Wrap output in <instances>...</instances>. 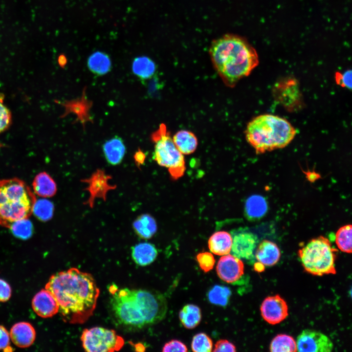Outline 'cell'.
Listing matches in <instances>:
<instances>
[{
    "label": "cell",
    "instance_id": "42",
    "mask_svg": "<svg viewBox=\"0 0 352 352\" xmlns=\"http://www.w3.org/2000/svg\"><path fill=\"white\" fill-rule=\"evenodd\" d=\"M254 269L256 271L258 272H262L263 270H264V266L258 262V263L255 264Z\"/></svg>",
    "mask_w": 352,
    "mask_h": 352
},
{
    "label": "cell",
    "instance_id": "23",
    "mask_svg": "<svg viewBox=\"0 0 352 352\" xmlns=\"http://www.w3.org/2000/svg\"><path fill=\"white\" fill-rule=\"evenodd\" d=\"M132 226L137 236L144 239L151 238L157 230L155 220L152 216L146 214L138 216L133 222Z\"/></svg>",
    "mask_w": 352,
    "mask_h": 352
},
{
    "label": "cell",
    "instance_id": "31",
    "mask_svg": "<svg viewBox=\"0 0 352 352\" xmlns=\"http://www.w3.org/2000/svg\"><path fill=\"white\" fill-rule=\"evenodd\" d=\"M231 294L228 287L217 285L208 292V298L213 304L225 306L228 304Z\"/></svg>",
    "mask_w": 352,
    "mask_h": 352
},
{
    "label": "cell",
    "instance_id": "2",
    "mask_svg": "<svg viewBox=\"0 0 352 352\" xmlns=\"http://www.w3.org/2000/svg\"><path fill=\"white\" fill-rule=\"evenodd\" d=\"M110 309L113 320L128 330H137L157 324L167 311V302L158 291L143 289L109 288Z\"/></svg>",
    "mask_w": 352,
    "mask_h": 352
},
{
    "label": "cell",
    "instance_id": "28",
    "mask_svg": "<svg viewBox=\"0 0 352 352\" xmlns=\"http://www.w3.org/2000/svg\"><path fill=\"white\" fill-rule=\"evenodd\" d=\"M270 351L272 352H295L297 351L296 342L291 336L279 334L271 341Z\"/></svg>",
    "mask_w": 352,
    "mask_h": 352
},
{
    "label": "cell",
    "instance_id": "35",
    "mask_svg": "<svg viewBox=\"0 0 352 352\" xmlns=\"http://www.w3.org/2000/svg\"><path fill=\"white\" fill-rule=\"evenodd\" d=\"M11 120V113L4 105L3 98L0 96V134L9 127Z\"/></svg>",
    "mask_w": 352,
    "mask_h": 352
},
{
    "label": "cell",
    "instance_id": "27",
    "mask_svg": "<svg viewBox=\"0 0 352 352\" xmlns=\"http://www.w3.org/2000/svg\"><path fill=\"white\" fill-rule=\"evenodd\" d=\"M267 203L265 199L259 195H253L248 198L245 205V212L249 219L261 218L267 211Z\"/></svg>",
    "mask_w": 352,
    "mask_h": 352
},
{
    "label": "cell",
    "instance_id": "32",
    "mask_svg": "<svg viewBox=\"0 0 352 352\" xmlns=\"http://www.w3.org/2000/svg\"><path fill=\"white\" fill-rule=\"evenodd\" d=\"M10 229L15 236L23 240L30 238L33 231L32 224L28 219L15 221L12 224Z\"/></svg>",
    "mask_w": 352,
    "mask_h": 352
},
{
    "label": "cell",
    "instance_id": "7",
    "mask_svg": "<svg viewBox=\"0 0 352 352\" xmlns=\"http://www.w3.org/2000/svg\"><path fill=\"white\" fill-rule=\"evenodd\" d=\"M152 138L154 143L153 159L159 165L167 168L173 179L182 176L185 170L184 157L175 145L165 124L160 125Z\"/></svg>",
    "mask_w": 352,
    "mask_h": 352
},
{
    "label": "cell",
    "instance_id": "39",
    "mask_svg": "<svg viewBox=\"0 0 352 352\" xmlns=\"http://www.w3.org/2000/svg\"><path fill=\"white\" fill-rule=\"evenodd\" d=\"M11 296V288L4 280L0 279V302L8 301Z\"/></svg>",
    "mask_w": 352,
    "mask_h": 352
},
{
    "label": "cell",
    "instance_id": "19",
    "mask_svg": "<svg viewBox=\"0 0 352 352\" xmlns=\"http://www.w3.org/2000/svg\"><path fill=\"white\" fill-rule=\"evenodd\" d=\"M232 236L229 233L220 231L214 233L208 240V247L213 254L223 256L231 252Z\"/></svg>",
    "mask_w": 352,
    "mask_h": 352
},
{
    "label": "cell",
    "instance_id": "14",
    "mask_svg": "<svg viewBox=\"0 0 352 352\" xmlns=\"http://www.w3.org/2000/svg\"><path fill=\"white\" fill-rule=\"evenodd\" d=\"M35 312L42 318L52 317L59 312V304L52 293L43 289L35 294L32 300Z\"/></svg>",
    "mask_w": 352,
    "mask_h": 352
},
{
    "label": "cell",
    "instance_id": "24",
    "mask_svg": "<svg viewBox=\"0 0 352 352\" xmlns=\"http://www.w3.org/2000/svg\"><path fill=\"white\" fill-rule=\"evenodd\" d=\"M87 65L89 70L94 74L103 75L110 70L111 62L108 54L98 51L89 56L88 59Z\"/></svg>",
    "mask_w": 352,
    "mask_h": 352
},
{
    "label": "cell",
    "instance_id": "4",
    "mask_svg": "<svg viewBox=\"0 0 352 352\" xmlns=\"http://www.w3.org/2000/svg\"><path fill=\"white\" fill-rule=\"evenodd\" d=\"M296 133V129L287 120L270 114L254 117L248 123L245 131L246 141L257 154L286 147Z\"/></svg>",
    "mask_w": 352,
    "mask_h": 352
},
{
    "label": "cell",
    "instance_id": "41",
    "mask_svg": "<svg viewBox=\"0 0 352 352\" xmlns=\"http://www.w3.org/2000/svg\"><path fill=\"white\" fill-rule=\"evenodd\" d=\"M134 158L137 166L142 164L145 159V154L140 150H138L134 154Z\"/></svg>",
    "mask_w": 352,
    "mask_h": 352
},
{
    "label": "cell",
    "instance_id": "26",
    "mask_svg": "<svg viewBox=\"0 0 352 352\" xmlns=\"http://www.w3.org/2000/svg\"><path fill=\"white\" fill-rule=\"evenodd\" d=\"M179 318L181 324L185 328L194 329L201 321L200 309L198 306L194 304L186 305L179 311Z\"/></svg>",
    "mask_w": 352,
    "mask_h": 352
},
{
    "label": "cell",
    "instance_id": "34",
    "mask_svg": "<svg viewBox=\"0 0 352 352\" xmlns=\"http://www.w3.org/2000/svg\"><path fill=\"white\" fill-rule=\"evenodd\" d=\"M196 258L199 267L204 272H208L213 269L215 260L211 253L208 252L199 253Z\"/></svg>",
    "mask_w": 352,
    "mask_h": 352
},
{
    "label": "cell",
    "instance_id": "38",
    "mask_svg": "<svg viewBox=\"0 0 352 352\" xmlns=\"http://www.w3.org/2000/svg\"><path fill=\"white\" fill-rule=\"evenodd\" d=\"M214 352H235L236 351L235 346L227 340L221 339L218 341L215 345Z\"/></svg>",
    "mask_w": 352,
    "mask_h": 352
},
{
    "label": "cell",
    "instance_id": "21",
    "mask_svg": "<svg viewBox=\"0 0 352 352\" xmlns=\"http://www.w3.org/2000/svg\"><path fill=\"white\" fill-rule=\"evenodd\" d=\"M172 139L177 149L183 154L194 153L198 145L196 135L189 131L180 130L174 135Z\"/></svg>",
    "mask_w": 352,
    "mask_h": 352
},
{
    "label": "cell",
    "instance_id": "1",
    "mask_svg": "<svg viewBox=\"0 0 352 352\" xmlns=\"http://www.w3.org/2000/svg\"><path fill=\"white\" fill-rule=\"evenodd\" d=\"M45 288L56 299L64 321L72 324H83L92 315L100 294L93 276L75 267L52 275Z\"/></svg>",
    "mask_w": 352,
    "mask_h": 352
},
{
    "label": "cell",
    "instance_id": "40",
    "mask_svg": "<svg viewBox=\"0 0 352 352\" xmlns=\"http://www.w3.org/2000/svg\"><path fill=\"white\" fill-rule=\"evenodd\" d=\"M10 337L5 327L0 325V350L9 348Z\"/></svg>",
    "mask_w": 352,
    "mask_h": 352
},
{
    "label": "cell",
    "instance_id": "25",
    "mask_svg": "<svg viewBox=\"0 0 352 352\" xmlns=\"http://www.w3.org/2000/svg\"><path fill=\"white\" fill-rule=\"evenodd\" d=\"M156 66L150 58L140 56L135 58L132 64V70L134 74L142 79L151 78L155 72Z\"/></svg>",
    "mask_w": 352,
    "mask_h": 352
},
{
    "label": "cell",
    "instance_id": "18",
    "mask_svg": "<svg viewBox=\"0 0 352 352\" xmlns=\"http://www.w3.org/2000/svg\"><path fill=\"white\" fill-rule=\"evenodd\" d=\"M126 147L122 139L114 137L103 145V151L107 161L110 165H116L122 161L126 153Z\"/></svg>",
    "mask_w": 352,
    "mask_h": 352
},
{
    "label": "cell",
    "instance_id": "17",
    "mask_svg": "<svg viewBox=\"0 0 352 352\" xmlns=\"http://www.w3.org/2000/svg\"><path fill=\"white\" fill-rule=\"evenodd\" d=\"M280 250L274 242L267 240L261 242L256 249L255 257L258 262L264 266H271L279 261Z\"/></svg>",
    "mask_w": 352,
    "mask_h": 352
},
{
    "label": "cell",
    "instance_id": "20",
    "mask_svg": "<svg viewBox=\"0 0 352 352\" xmlns=\"http://www.w3.org/2000/svg\"><path fill=\"white\" fill-rule=\"evenodd\" d=\"M132 255L136 264L140 266H146L155 260L157 251L154 244L142 242L132 247Z\"/></svg>",
    "mask_w": 352,
    "mask_h": 352
},
{
    "label": "cell",
    "instance_id": "30",
    "mask_svg": "<svg viewBox=\"0 0 352 352\" xmlns=\"http://www.w3.org/2000/svg\"><path fill=\"white\" fill-rule=\"evenodd\" d=\"M54 209V205L50 201L45 199H36L32 212L40 220L47 221L52 217Z\"/></svg>",
    "mask_w": 352,
    "mask_h": 352
},
{
    "label": "cell",
    "instance_id": "15",
    "mask_svg": "<svg viewBox=\"0 0 352 352\" xmlns=\"http://www.w3.org/2000/svg\"><path fill=\"white\" fill-rule=\"evenodd\" d=\"M110 178L109 176L107 175L104 172L98 170L91 176L85 180L88 183V186L87 190L90 194V197L87 204L92 207L94 200L96 198L106 199V196L108 191L114 189L113 186L109 184L108 181Z\"/></svg>",
    "mask_w": 352,
    "mask_h": 352
},
{
    "label": "cell",
    "instance_id": "8",
    "mask_svg": "<svg viewBox=\"0 0 352 352\" xmlns=\"http://www.w3.org/2000/svg\"><path fill=\"white\" fill-rule=\"evenodd\" d=\"M82 346L89 352H111L119 351L124 340L116 331L100 327L86 329L81 337Z\"/></svg>",
    "mask_w": 352,
    "mask_h": 352
},
{
    "label": "cell",
    "instance_id": "6",
    "mask_svg": "<svg viewBox=\"0 0 352 352\" xmlns=\"http://www.w3.org/2000/svg\"><path fill=\"white\" fill-rule=\"evenodd\" d=\"M337 250L323 236L309 241L299 249L298 255L304 269L313 275L335 274V261Z\"/></svg>",
    "mask_w": 352,
    "mask_h": 352
},
{
    "label": "cell",
    "instance_id": "37",
    "mask_svg": "<svg viewBox=\"0 0 352 352\" xmlns=\"http://www.w3.org/2000/svg\"><path fill=\"white\" fill-rule=\"evenodd\" d=\"M162 351L165 352H186L188 351V350L186 345L180 341L172 340L164 345Z\"/></svg>",
    "mask_w": 352,
    "mask_h": 352
},
{
    "label": "cell",
    "instance_id": "36",
    "mask_svg": "<svg viewBox=\"0 0 352 352\" xmlns=\"http://www.w3.org/2000/svg\"><path fill=\"white\" fill-rule=\"evenodd\" d=\"M335 82L338 85L349 89L352 88V70H347L341 73L336 72L335 74Z\"/></svg>",
    "mask_w": 352,
    "mask_h": 352
},
{
    "label": "cell",
    "instance_id": "3",
    "mask_svg": "<svg viewBox=\"0 0 352 352\" xmlns=\"http://www.w3.org/2000/svg\"><path fill=\"white\" fill-rule=\"evenodd\" d=\"M209 53L222 82L230 88L248 76L259 62L255 48L243 38L232 34L213 40Z\"/></svg>",
    "mask_w": 352,
    "mask_h": 352
},
{
    "label": "cell",
    "instance_id": "10",
    "mask_svg": "<svg viewBox=\"0 0 352 352\" xmlns=\"http://www.w3.org/2000/svg\"><path fill=\"white\" fill-rule=\"evenodd\" d=\"M297 351L300 352H330L333 345L325 334L315 330L306 329L298 336Z\"/></svg>",
    "mask_w": 352,
    "mask_h": 352
},
{
    "label": "cell",
    "instance_id": "11",
    "mask_svg": "<svg viewBox=\"0 0 352 352\" xmlns=\"http://www.w3.org/2000/svg\"><path fill=\"white\" fill-rule=\"evenodd\" d=\"M232 244L231 251L233 255L239 259L251 260L258 243L256 235L240 228L232 231Z\"/></svg>",
    "mask_w": 352,
    "mask_h": 352
},
{
    "label": "cell",
    "instance_id": "13",
    "mask_svg": "<svg viewBox=\"0 0 352 352\" xmlns=\"http://www.w3.org/2000/svg\"><path fill=\"white\" fill-rule=\"evenodd\" d=\"M216 269L220 279L227 283H233L243 275L244 265L240 259L228 254L220 259Z\"/></svg>",
    "mask_w": 352,
    "mask_h": 352
},
{
    "label": "cell",
    "instance_id": "5",
    "mask_svg": "<svg viewBox=\"0 0 352 352\" xmlns=\"http://www.w3.org/2000/svg\"><path fill=\"white\" fill-rule=\"evenodd\" d=\"M36 200L22 180L17 178L0 180V225L10 228L15 221L28 219Z\"/></svg>",
    "mask_w": 352,
    "mask_h": 352
},
{
    "label": "cell",
    "instance_id": "33",
    "mask_svg": "<svg viewBox=\"0 0 352 352\" xmlns=\"http://www.w3.org/2000/svg\"><path fill=\"white\" fill-rule=\"evenodd\" d=\"M213 348L212 339L205 333L200 332L194 335L191 348L195 352H210Z\"/></svg>",
    "mask_w": 352,
    "mask_h": 352
},
{
    "label": "cell",
    "instance_id": "12",
    "mask_svg": "<svg viewBox=\"0 0 352 352\" xmlns=\"http://www.w3.org/2000/svg\"><path fill=\"white\" fill-rule=\"evenodd\" d=\"M288 310L286 302L279 294L266 297L260 308L263 318L271 325L284 320L288 315Z\"/></svg>",
    "mask_w": 352,
    "mask_h": 352
},
{
    "label": "cell",
    "instance_id": "9",
    "mask_svg": "<svg viewBox=\"0 0 352 352\" xmlns=\"http://www.w3.org/2000/svg\"><path fill=\"white\" fill-rule=\"evenodd\" d=\"M273 94L275 99L288 111L297 110L303 105L299 83L293 77H286L277 82L274 86Z\"/></svg>",
    "mask_w": 352,
    "mask_h": 352
},
{
    "label": "cell",
    "instance_id": "29",
    "mask_svg": "<svg viewBox=\"0 0 352 352\" xmlns=\"http://www.w3.org/2000/svg\"><path fill=\"white\" fill-rule=\"evenodd\" d=\"M335 243L341 251L351 253L352 251V226L347 224L340 227L335 234Z\"/></svg>",
    "mask_w": 352,
    "mask_h": 352
},
{
    "label": "cell",
    "instance_id": "22",
    "mask_svg": "<svg viewBox=\"0 0 352 352\" xmlns=\"http://www.w3.org/2000/svg\"><path fill=\"white\" fill-rule=\"evenodd\" d=\"M32 186L35 194L42 197H52L57 191L54 180L45 172L40 173L35 176Z\"/></svg>",
    "mask_w": 352,
    "mask_h": 352
},
{
    "label": "cell",
    "instance_id": "16",
    "mask_svg": "<svg viewBox=\"0 0 352 352\" xmlns=\"http://www.w3.org/2000/svg\"><path fill=\"white\" fill-rule=\"evenodd\" d=\"M10 337L13 343L20 348L31 346L36 338L34 328L29 323L18 322L14 324L10 331Z\"/></svg>",
    "mask_w": 352,
    "mask_h": 352
}]
</instances>
